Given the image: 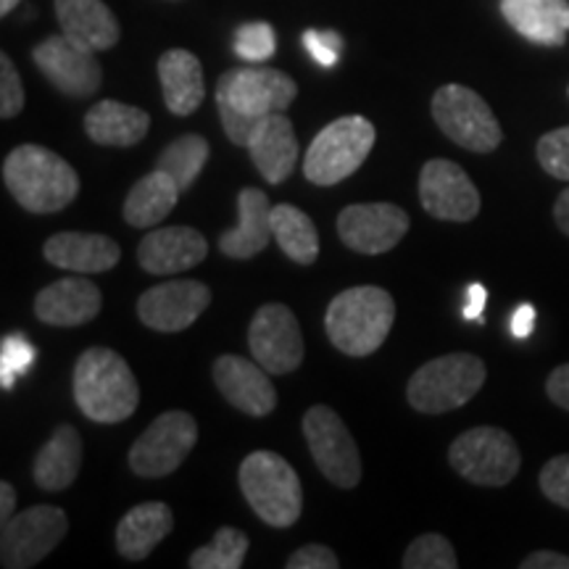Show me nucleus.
Masks as SVG:
<instances>
[{
  "mask_svg": "<svg viewBox=\"0 0 569 569\" xmlns=\"http://www.w3.org/2000/svg\"><path fill=\"white\" fill-rule=\"evenodd\" d=\"M409 232V213L396 203H353L338 217L340 240L356 253L377 256L396 248Z\"/></svg>",
  "mask_w": 569,
  "mask_h": 569,
  "instance_id": "nucleus-16",
  "label": "nucleus"
},
{
  "mask_svg": "<svg viewBox=\"0 0 569 569\" xmlns=\"http://www.w3.org/2000/svg\"><path fill=\"white\" fill-rule=\"evenodd\" d=\"M34 365V346L21 336H6L0 343V386L11 390L19 375L30 372Z\"/></svg>",
  "mask_w": 569,
  "mask_h": 569,
  "instance_id": "nucleus-36",
  "label": "nucleus"
},
{
  "mask_svg": "<svg viewBox=\"0 0 569 569\" xmlns=\"http://www.w3.org/2000/svg\"><path fill=\"white\" fill-rule=\"evenodd\" d=\"M21 0H0V17H9V13L17 9Z\"/></svg>",
  "mask_w": 569,
  "mask_h": 569,
  "instance_id": "nucleus-48",
  "label": "nucleus"
},
{
  "mask_svg": "<svg viewBox=\"0 0 569 569\" xmlns=\"http://www.w3.org/2000/svg\"><path fill=\"white\" fill-rule=\"evenodd\" d=\"M209 256V243L193 227H159L138 246V264L148 274H180Z\"/></svg>",
  "mask_w": 569,
  "mask_h": 569,
  "instance_id": "nucleus-19",
  "label": "nucleus"
},
{
  "mask_svg": "<svg viewBox=\"0 0 569 569\" xmlns=\"http://www.w3.org/2000/svg\"><path fill=\"white\" fill-rule=\"evenodd\" d=\"M288 569H338L340 561L336 557V551L327 549V546L319 543H309L301 546V549L290 553V559L284 561Z\"/></svg>",
  "mask_w": 569,
  "mask_h": 569,
  "instance_id": "nucleus-41",
  "label": "nucleus"
},
{
  "mask_svg": "<svg viewBox=\"0 0 569 569\" xmlns=\"http://www.w3.org/2000/svg\"><path fill=\"white\" fill-rule=\"evenodd\" d=\"M17 507V493H13L11 482H0V522H9Z\"/></svg>",
  "mask_w": 569,
  "mask_h": 569,
  "instance_id": "nucleus-46",
  "label": "nucleus"
},
{
  "mask_svg": "<svg viewBox=\"0 0 569 569\" xmlns=\"http://www.w3.org/2000/svg\"><path fill=\"white\" fill-rule=\"evenodd\" d=\"M553 219H557L559 230L569 238V188L561 190L557 203H553Z\"/></svg>",
  "mask_w": 569,
  "mask_h": 569,
  "instance_id": "nucleus-47",
  "label": "nucleus"
},
{
  "mask_svg": "<svg viewBox=\"0 0 569 569\" xmlns=\"http://www.w3.org/2000/svg\"><path fill=\"white\" fill-rule=\"evenodd\" d=\"M238 227L222 232L219 251L230 259H253L274 240L272 232V206L264 190L246 188L238 196Z\"/></svg>",
  "mask_w": 569,
  "mask_h": 569,
  "instance_id": "nucleus-23",
  "label": "nucleus"
},
{
  "mask_svg": "<svg viewBox=\"0 0 569 569\" xmlns=\"http://www.w3.org/2000/svg\"><path fill=\"white\" fill-rule=\"evenodd\" d=\"M540 490L561 509H569V453H559L546 461V467L538 475Z\"/></svg>",
  "mask_w": 569,
  "mask_h": 569,
  "instance_id": "nucleus-38",
  "label": "nucleus"
},
{
  "mask_svg": "<svg viewBox=\"0 0 569 569\" xmlns=\"http://www.w3.org/2000/svg\"><path fill=\"white\" fill-rule=\"evenodd\" d=\"M246 148L267 182L280 184L293 174L298 161V138L284 111L259 119Z\"/></svg>",
  "mask_w": 569,
  "mask_h": 569,
  "instance_id": "nucleus-21",
  "label": "nucleus"
},
{
  "mask_svg": "<svg viewBox=\"0 0 569 569\" xmlns=\"http://www.w3.org/2000/svg\"><path fill=\"white\" fill-rule=\"evenodd\" d=\"M240 490L269 528H290L303 511L296 469L274 451H253L240 465Z\"/></svg>",
  "mask_w": 569,
  "mask_h": 569,
  "instance_id": "nucleus-5",
  "label": "nucleus"
},
{
  "mask_svg": "<svg viewBox=\"0 0 569 569\" xmlns=\"http://www.w3.org/2000/svg\"><path fill=\"white\" fill-rule=\"evenodd\" d=\"M211 290L198 280H172L146 290L138 317L156 332H182L209 309Z\"/></svg>",
  "mask_w": 569,
  "mask_h": 569,
  "instance_id": "nucleus-17",
  "label": "nucleus"
},
{
  "mask_svg": "<svg viewBox=\"0 0 569 569\" xmlns=\"http://www.w3.org/2000/svg\"><path fill=\"white\" fill-rule=\"evenodd\" d=\"M567 92H569V88H567Z\"/></svg>",
  "mask_w": 569,
  "mask_h": 569,
  "instance_id": "nucleus-49",
  "label": "nucleus"
},
{
  "mask_svg": "<svg viewBox=\"0 0 569 569\" xmlns=\"http://www.w3.org/2000/svg\"><path fill=\"white\" fill-rule=\"evenodd\" d=\"M272 232L280 251L296 264H315L319 256V232L301 209L290 203L272 206Z\"/></svg>",
  "mask_w": 569,
  "mask_h": 569,
  "instance_id": "nucleus-31",
  "label": "nucleus"
},
{
  "mask_svg": "<svg viewBox=\"0 0 569 569\" xmlns=\"http://www.w3.org/2000/svg\"><path fill=\"white\" fill-rule=\"evenodd\" d=\"M24 109V84L9 56H0V117L13 119Z\"/></svg>",
  "mask_w": 569,
  "mask_h": 569,
  "instance_id": "nucleus-39",
  "label": "nucleus"
},
{
  "mask_svg": "<svg viewBox=\"0 0 569 569\" xmlns=\"http://www.w3.org/2000/svg\"><path fill=\"white\" fill-rule=\"evenodd\" d=\"M61 32L90 51H109L122 38L119 21L103 0H56Z\"/></svg>",
  "mask_w": 569,
  "mask_h": 569,
  "instance_id": "nucleus-25",
  "label": "nucleus"
},
{
  "mask_svg": "<svg viewBox=\"0 0 569 569\" xmlns=\"http://www.w3.org/2000/svg\"><path fill=\"white\" fill-rule=\"evenodd\" d=\"M393 319V296L377 284H359L332 298L325 315V330L340 353L369 356L386 343Z\"/></svg>",
  "mask_w": 569,
  "mask_h": 569,
  "instance_id": "nucleus-4",
  "label": "nucleus"
},
{
  "mask_svg": "<svg viewBox=\"0 0 569 569\" xmlns=\"http://www.w3.org/2000/svg\"><path fill=\"white\" fill-rule=\"evenodd\" d=\"M213 382L222 390L227 403L240 409L243 415L267 417L277 407V390L269 380V372L259 361L243 356H219L213 361Z\"/></svg>",
  "mask_w": 569,
  "mask_h": 569,
  "instance_id": "nucleus-18",
  "label": "nucleus"
},
{
  "mask_svg": "<svg viewBox=\"0 0 569 569\" xmlns=\"http://www.w3.org/2000/svg\"><path fill=\"white\" fill-rule=\"evenodd\" d=\"M182 190L177 188V182L161 169L146 174L142 180L132 184V190L124 198V222L132 227H156L159 222L172 213V209L180 201Z\"/></svg>",
  "mask_w": 569,
  "mask_h": 569,
  "instance_id": "nucleus-30",
  "label": "nucleus"
},
{
  "mask_svg": "<svg viewBox=\"0 0 569 569\" xmlns=\"http://www.w3.org/2000/svg\"><path fill=\"white\" fill-rule=\"evenodd\" d=\"M486 301H488V290L482 288L480 282H472L467 288V296H465V309H461V317L469 319V322H482V309H486Z\"/></svg>",
  "mask_w": 569,
  "mask_h": 569,
  "instance_id": "nucleus-43",
  "label": "nucleus"
},
{
  "mask_svg": "<svg viewBox=\"0 0 569 569\" xmlns=\"http://www.w3.org/2000/svg\"><path fill=\"white\" fill-rule=\"evenodd\" d=\"M532 327H536V309H532V303H522L515 315H511V336L530 338Z\"/></svg>",
  "mask_w": 569,
  "mask_h": 569,
  "instance_id": "nucleus-45",
  "label": "nucleus"
},
{
  "mask_svg": "<svg viewBox=\"0 0 569 569\" xmlns=\"http://www.w3.org/2000/svg\"><path fill=\"white\" fill-rule=\"evenodd\" d=\"M82 467V438L71 425H59L32 465V478L42 490H67Z\"/></svg>",
  "mask_w": 569,
  "mask_h": 569,
  "instance_id": "nucleus-28",
  "label": "nucleus"
},
{
  "mask_svg": "<svg viewBox=\"0 0 569 569\" xmlns=\"http://www.w3.org/2000/svg\"><path fill=\"white\" fill-rule=\"evenodd\" d=\"M448 465L461 478L482 488H501L517 478L519 448L501 427H472L448 448Z\"/></svg>",
  "mask_w": 569,
  "mask_h": 569,
  "instance_id": "nucleus-8",
  "label": "nucleus"
},
{
  "mask_svg": "<svg viewBox=\"0 0 569 569\" xmlns=\"http://www.w3.org/2000/svg\"><path fill=\"white\" fill-rule=\"evenodd\" d=\"M206 161H209V142L201 134H182V138H177L163 148L156 169L172 177L177 188L184 193L188 188H193L198 174L203 172Z\"/></svg>",
  "mask_w": 569,
  "mask_h": 569,
  "instance_id": "nucleus-32",
  "label": "nucleus"
},
{
  "mask_svg": "<svg viewBox=\"0 0 569 569\" xmlns=\"http://www.w3.org/2000/svg\"><path fill=\"white\" fill-rule=\"evenodd\" d=\"M74 401L92 422L117 425L138 411L140 388L124 356L113 348H88L74 365Z\"/></svg>",
  "mask_w": 569,
  "mask_h": 569,
  "instance_id": "nucleus-2",
  "label": "nucleus"
},
{
  "mask_svg": "<svg viewBox=\"0 0 569 569\" xmlns=\"http://www.w3.org/2000/svg\"><path fill=\"white\" fill-rule=\"evenodd\" d=\"M42 253L53 267L77 274L109 272L122 259L117 240L92 232H56L48 238Z\"/></svg>",
  "mask_w": 569,
  "mask_h": 569,
  "instance_id": "nucleus-22",
  "label": "nucleus"
},
{
  "mask_svg": "<svg viewBox=\"0 0 569 569\" xmlns=\"http://www.w3.org/2000/svg\"><path fill=\"white\" fill-rule=\"evenodd\" d=\"M546 393H549V398L559 409L569 411V365L553 369L549 380H546Z\"/></svg>",
  "mask_w": 569,
  "mask_h": 569,
  "instance_id": "nucleus-42",
  "label": "nucleus"
},
{
  "mask_svg": "<svg viewBox=\"0 0 569 569\" xmlns=\"http://www.w3.org/2000/svg\"><path fill=\"white\" fill-rule=\"evenodd\" d=\"M198 440V422L188 411H163L130 448V467L140 478H167L188 459Z\"/></svg>",
  "mask_w": 569,
  "mask_h": 569,
  "instance_id": "nucleus-11",
  "label": "nucleus"
},
{
  "mask_svg": "<svg viewBox=\"0 0 569 569\" xmlns=\"http://www.w3.org/2000/svg\"><path fill=\"white\" fill-rule=\"evenodd\" d=\"M522 569H569V557L559 551H532L528 559H522Z\"/></svg>",
  "mask_w": 569,
  "mask_h": 569,
  "instance_id": "nucleus-44",
  "label": "nucleus"
},
{
  "mask_svg": "<svg viewBox=\"0 0 569 569\" xmlns=\"http://www.w3.org/2000/svg\"><path fill=\"white\" fill-rule=\"evenodd\" d=\"M159 80L163 103L174 117H190L203 103L206 84L203 67L193 53L184 48H172L159 59Z\"/></svg>",
  "mask_w": 569,
  "mask_h": 569,
  "instance_id": "nucleus-26",
  "label": "nucleus"
},
{
  "mask_svg": "<svg viewBox=\"0 0 569 569\" xmlns=\"http://www.w3.org/2000/svg\"><path fill=\"white\" fill-rule=\"evenodd\" d=\"M375 138V124L359 113L336 119L311 140L303 159V177L319 188L348 180L367 161Z\"/></svg>",
  "mask_w": 569,
  "mask_h": 569,
  "instance_id": "nucleus-7",
  "label": "nucleus"
},
{
  "mask_svg": "<svg viewBox=\"0 0 569 569\" xmlns=\"http://www.w3.org/2000/svg\"><path fill=\"white\" fill-rule=\"evenodd\" d=\"M501 13L511 30L536 46L561 48L567 42V0H501Z\"/></svg>",
  "mask_w": 569,
  "mask_h": 569,
  "instance_id": "nucleus-24",
  "label": "nucleus"
},
{
  "mask_svg": "<svg viewBox=\"0 0 569 569\" xmlns=\"http://www.w3.org/2000/svg\"><path fill=\"white\" fill-rule=\"evenodd\" d=\"M432 119L465 151L493 153L503 140L496 113L465 84H443L432 96Z\"/></svg>",
  "mask_w": 569,
  "mask_h": 569,
  "instance_id": "nucleus-9",
  "label": "nucleus"
},
{
  "mask_svg": "<svg viewBox=\"0 0 569 569\" xmlns=\"http://www.w3.org/2000/svg\"><path fill=\"white\" fill-rule=\"evenodd\" d=\"M303 46L309 51L311 59H315L319 67L332 69L343 53V38L332 30H306L303 32Z\"/></svg>",
  "mask_w": 569,
  "mask_h": 569,
  "instance_id": "nucleus-40",
  "label": "nucleus"
},
{
  "mask_svg": "<svg viewBox=\"0 0 569 569\" xmlns=\"http://www.w3.org/2000/svg\"><path fill=\"white\" fill-rule=\"evenodd\" d=\"M174 528V515L167 503L148 501L127 511L117 525V551L130 561H142Z\"/></svg>",
  "mask_w": 569,
  "mask_h": 569,
  "instance_id": "nucleus-27",
  "label": "nucleus"
},
{
  "mask_svg": "<svg viewBox=\"0 0 569 569\" xmlns=\"http://www.w3.org/2000/svg\"><path fill=\"white\" fill-rule=\"evenodd\" d=\"M32 61L63 96L88 98L101 90L103 69L96 59V51L77 46L63 32L38 42L32 48Z\"/></svg>",
  "mask_w": 569,
  "mask_h": 569,
  "instance_id": "nucleus-14",
  "label": "nucleus"
},
{
  "mask_svg": "<svg viewBox=\"0 0 569 569\" xmlns=\"http://www.w3.org/2000/svg\"><path fill=\"white\" fill-rule=\"evenodd\" d=\"M303 436L309 443L311 457L319 472L325 475L332 486L351 490L361 480V457L356 440L338 411L330 407H311L303 417Z\"/></svg>",
  "mask_w": 569,
  "mask_h": 569,
  "instance_id": "nucleus-10",
  "label": "nucleus"
},
{
  "mask_svg": "<svg viewBox=\"0 0 569 569\" xmlns=\"http://www.w3.org/2000/svg\"><path fill=\"white\" fill-rule=\"evenodd\" d=\"M536 153L546 174H551L553 180L569 182V124L546 132L538 140Z\"/></svg>",
  "mask_w": 569,
  "mask_h": 569,
  "instance_id": "nucleus-37",
  "label": "nucleus"
},
{
  "mask_svg": "<svg viewBox=\"0 0 569 569\" xmlns=\"http://www.w3.org/2000/svg\"><path fill=\"white\" fill-rule=\"evenodd\" d=\"M3 182L21 209L32 213H56L80 193V177L67 159L42 146L13 148L3 161Z\"/></svg>",
  "mask_w": 569,
  "mask_h": 569,
  "instance_id": "nucleus-3",
  "label": "nucleus"
},
{
  "mask_svg": "<svg viewBox=\"0 0 569 569\" xmlns=\"http://www.w3.org/2000/svg\"><path fill=\"white\" fill-rule=\"evenodd\" d=\"M298 84L288 74L267 67L230 69L217 82V109L234 146H248L253 127L269 113L288 111Z\"/></svg>",
  "mask_w": 569,
  "mask_h": 569,
  "instance_id": "nucleus-1",
  "label": "nucleus"
},
{
  "mask_svg": "<svg viewBox=\"0 0 569 569\" xmlns=\"http://www.w3.org/2000/svg\"><path fill=\"white\" fill-rule=\"evenodd\" d=\"M419 201L440 222H472L480 213V193L459 163L427 161L419 172Z\"/></svg>",
  "mask_w": 569,
  "mask_h": 569,
  "instance_id": "nucleus-15",
  "label": "nucleus"
},
{
  "mask_svg": "<svg viewBox=\"0 0 569 569\" xmlns=\"http://www.w3.org/2000/svg\"><path fill=\"white\" fill-rule=\"evenodd\" d=\"M69 530L67 511L51 503H40L13 515L3 522L0 561L6 569H30L61 543Z\"/></svg>",
  "mask_w": 569,
  "mask_h": 569,
  "instance_id": "nucleus-12",
  "label": "nucleus"
},
{
  "mask_svg": "<svg viewBox=\"0 0 569 569\" xmlns=\"http://www.w3.org/2000/svg\"><path fill=\"white\" fill-rule=\"evenodd\" d=\"M248 348L269 375H290L303 361L301 325L282 303H264L248 327Z\"/></svg>",
  "mask_w": 569,
  "mask_h": 569,
  "instance_id": "nucleus-13",
  "label": "nucleus"
},
{
  "mask_svg": "<svg viewBox=\"0 0 569 569\" xmlns=\"http://www.w3.org/2000/svg\"><path fill=\"white\" fill-rule=\"evenodd\" d=\"M486 361L475 353H446L411 375L407 398L422 415H446L478 396L486 382Z\"/></svg>",
  "mask_w": 569,
  "mask_h": 569,
  "instance_id": "nucleus-6",
  "label": "nucleus"
},
{
  "mask_svg": "<svg viewBox=\"0 0 569 569\" xmlns=\"http://www.w3.org/2000/svg\"><path fill=\"white\" fill-rule=\"evenodd\" d=\"M103 296L96 282L84 277H63L42 288L34 298V315L53 327H80L101 315Z\"/></svg>",
  "mask_w": 569,
  "mask_h": 569,
  "instance_id": "nucleus-20",
  "label": "nucleus"
},
{
  "mask_svg": "<svg viewBox=\"0 0 569 569\" xmlns=\"http://www.w3.org/2000/svg\"><path fill=\"white\" fill-rule=\"evenodd\" d=\"M277 51L274 27L267 21H248L234 32V53L248 63H264Z\"/></svg>",
  "mask_w": 569,
  "mask_h": 569,
  "instance_id": "nucleus-35",
  "label": "nucleus"
},
{
  "mask_svg": "<svg viewBox=\"0 0 569 569\" xmlns=\"http://www.w3.org/2000/svg\"><path fill=\"white\" fill-rule=\"evenodd\" d=\"M151 130V117L138 106L119 101H98L84 117V132L98 146L130 148Z\"/></svg>",
  "mask_w": 569,
  "mask_h": 569,
  "instance_id": "nucleus-29",
  "label": "nucleus"
},
{
  "mask_svg": "<svg viewBox=\"0 0 569 569\" xmlns=\"http://www.w3.org/2000/svg\"><path fill=\"white\" fill-rule=\"evenodd\" d=\"M403 569H457L459 559L451 540L438 532L419 536L403 553Z\"/></svg>",
  "mask_w": 569,
  "mask_h": 569,
  "instance_id": "nucleus-34",
  "label": "nucleus"
},
{
  "mask_svg": "<svg viewBox=\"0 0 569 569\" xmlns=\"http://www.w3.org/2000/svg\"><path fill=\"white\" fill-rule=\"evenodd\" d=\"M248 553L246 532L234 528L217 530V536L209 546L193 551L188 565L193 569H240Z\"/></svg>",
  "mask_w": 569,
  "mask_h": 569,
  "instance_id": "nucleus-33",
  "label": "nucleus"
}]
</instances>
